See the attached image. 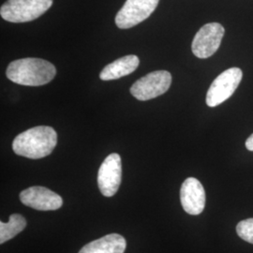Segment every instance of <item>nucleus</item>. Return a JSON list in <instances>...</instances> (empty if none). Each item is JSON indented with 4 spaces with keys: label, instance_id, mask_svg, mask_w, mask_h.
<instances>
[{
    "label": "nucleus",
    "instance_id": "nucleus-1",
    "mask_svg": "<svg viewBox=\"0 0 253 253\" xmlns=\"http://www.w3.org/2000/svg\"><path fill=\"white\" fill-rule=\"evenodd\" d=\"M57 144V133L52 126H38L15 137L12 143L14 153L32 160L49 156Z\"/></svg>",
    "mask_w": 253,
    "mask_h": 253
},
{
    "label": "nucleus",
    "instance_id": "nucleus-2",
    "mask_svg": "<svg viewBox=\"0 0 253 253\" xmlns=\"http://www.w3.org/2000/svg\"><path fill=\"white\" fill-rule=\"evenodd\" d=\"M56 74L54 65L44 59L27 57L12 61L6 75L10 81L27 86L43 85L52 81Z\"/></svg>",
    "mask_w": 253,
    "mask_h": 253
},
{
    "label": "nucleus",
    "instance_id": "nucleus-3",
    "mask_svg": "<svg viewBox=\"0 0 253 253\" xmlns=\"http://www.w3.org/2000/svg\"><path fill=\"white\" fill-rule=\"evenodd\" d=\"M53 0H8L0 9L1 17L10 23L36 20L51 8Z\"/></svg>",
    "mask_w": 253,
    "mask_h": 253
},
{
    "label": "nucleus",
    "instance_id": "nucleus-4",
    "mask_svg": "<svg viewBox=\"0 0 253 253\" xmlns=\"http://www.w3.org/2000/svg\"><path fill=\"white\" fill-rule=\"evenodd\" d=\"M172 84V75L166 71H156L146 74L131 85L130 93L137 100H152L168 90Z\"/></svg>",
    "mask_w": 253,
    "mask_h": 253
},
{
    "label": "nucleus",
    "instance_id": "nucleus-5",
    "mask_svg": "<svg viewBox=\"0 0 253 253\" xmlns=\"http://www.w3.org/2000/svg\"><path fill=\"white\" fill-rule=\"evenodd\" d=\"M243 73L239 68H231L220 73L211 84L207 94V104L216 107L228 100L237 89Z\"/></svg>",
    "mask_w": 253,
    "mask_h": 253
},
{
    "label": "nucleus",
    "instance_id": "nucleus-6",
    "mask_svg": "<svg viewBox=\"0 0 253 253\" xmlns=\"http://www.w3.org/2000/svg\"><path fill=\"white\" fill-rule=\"evenodd\" d=\"M225 29L218 23H210L200 28L192 41V53L198 58H208L219 48Z\"/></svg>",
    "mask_w": 253,
    "mask_h": 253
},
{
    "label": "nucleus",
    "instance_id": "nucleus-7",
    "mask_svg": "<svg viewBox=\"0 0 253 253\" xmlns=\"http://www.w3.org/2000/svg\"><path fill=\"white\" fill-rule=\"evenodd\" d=\"M160 0H126L116 16V24L121 29L135 27L148 18Z\"/></svg>",
    "mask_w": 253,
    "mask_h": 253
},
{
    "label": "nucleus",
    "instance_id": "nucleus-8",
    "mask_svg": "<svg viewBox=\"0 0 253 253\" xmlns=\"http://www.w3.org/2000/svg\"><path fill=\"white\" fill-rule=\"evenodd\" d=\"M122 179L121 158L117 153L111 154L100 165L98 185L102 195L112 197L118 192Z\"/></svg>",
    "mask_w": 253,
    "mask_h": 253
},
{
    "label": "nucleus",
    "instance_id": "nucleus-9",
    "mask_svg": "<svg viewBox=\"0 0 253 253\" xmlns=\"http://www.w3.org/2000/svg\"><path fill=\"white\" fill-rule=\"evenodd\" d=\"M21 202L29 208L41 211L57 210L62 207L60 195L44 187H30L20 193Z\"/></svg>",
    "mask_w": 253,
    "mask_h": 253
},
{
    "label": "nucleus",
    "instance_id": "nucleus-10",
    "mask_svg": "<svg viewBox=\"0 0 253 253\" xmlns=\"http://www.w3.org/2000/svg\"><path fill=\"white\" fill-rule=\"evenodd\" d=\"M180 201L183 209L190 215H200L206 207V191L198 179L189 177L182 184Z\"/></svg>",
    "mask_w": 253,
    "mask_h": 253
},
{
    "label": "nucleus",
    "instance_id": "nucleus-11",
    "mask_svg": "<svg viewBox=\"0 0 253 253\" xmlns=\"http://www.w3.org/2000/svg\"><path fill=\"white\" fill-rule=\"evenodd\" d=\"M140 60L134 54H128L108 64L100 72V77L103 81L117 80L133 73L138 68Z\"/></svg>",
    "mask_w": 253,
    "mask_h": 253
},
{
    "label": "nucleus",
    "instance_id": "nucleus-12",
    "mask_svg": "<svg viewBox=\"0 0 253 253\" xmlns=\"http://www.w3.org/2000/svg\"><path fill=\"white\" fill-rule=\"evenodd\" d=\"M126 247L122 235L111 234L84 246L79 253H124Z\"/></svg>",
    "mask_w": 253,
    "mask_h": 253
},
{
    "label": "nucleus",
    "instance_id": "nucleus-13",
    "mask_svg": "<svg viewBox=\"0 0 253 253\" xmlns=\"http://www.w3.org/2000/svg\"><path fill=\"white\" fill-rule=\"evenodd\" d=\"M27 227L26 218L19 215L13 214L9 217V222L4 223L0 221V243L4 244L11 238L20 234Z\"/></svg>",
    "mask_w": 253,
    "mask_h": 253
},
{
    "label": "nucleus",
    "instance_id": "nucleus-14",
    "mask_svg": "<svg viewBox=\"0 0 253 253\" xmlns=\"http://www.w3.org/2000/svg\"><path fill=\"white\" fill-rule=\"evenodd\" d=\"M236 233L241 239L253 244V217L238 222L236 225Z\"/></svg>",
    "mask_w": 253,
    "mask_h": 253
},
{
    "label": "nucleus",
    "instance_id": "nucleus-15",
    "mask_svg": "<svg viewBox=\"0 0 253 253\" xmlns=\"http://www.w3.org/2000/svg\"><path fill=\"white\" fill-rule=\"evenodd\" d=\"M246 147L248 150L253 151V133L246 141Z\"/></svg>",
    "mask_w": 253,
    "mask_h": 253
}]
</instances>
